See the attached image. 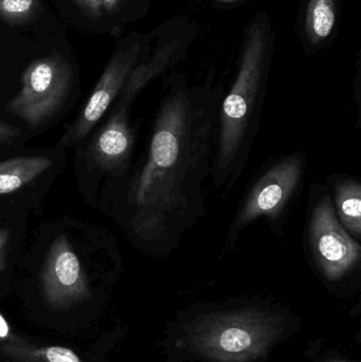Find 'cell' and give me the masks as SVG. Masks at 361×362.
Segmentation results:
<instances>
[{
	"label": "cell",
	"mask_w": 361,
	"mask_h": 362,
	"mask_svg": "<svg viewBox=\"0 0 361 362\" xmlns=\"http://www.w3.org/2000/svg\"><path fill=\"white\" fill-rule=\"evenodd\" d=\"M223 100L173 82L157 112L146 157L127 189L129 225L154 255H170L205 215Z\"/></svg>",
	"instance_id": "obj_1"
},
{
	"label": "cell",
	"mask_w": 361,
	"mask_h": 362,
	"mask_svg": "<svg viewBox=\"0 0 361 362\" xmlns=\"http://www.w3.org/2000/svg\"><path fill=\"white\" fill-rule=\"evenodd\" d=\"M267 59L268 25L258 17L246 34L237 78L223 99L218 117L211 177L226 192L241 177L260 127Z\"/></svg>",
	"instance_id": "obj_2"
},
{
	"label": "cell",
	"mask_w": 361,
	"mask_h": 362,
	"mask_svg": "<svg viewBox=\"0 0 361 362\" xmlns=\"http://www.w3.org/2000/svg\"><path fill=\"white\" fill-rule=\"evenodd\" d=\"M72 82V68L65 57L54 53L36 59L25 68L20 90L6 110L31 129L42 127L63 107Z\"/></svg>",
	"instance_id": "obj_3"
},
{
	"label": "cell",
	"mask_w": 361,
	"mask_h": 362,
	"mask_svg": "<svg viewBox=\"0 0 361 362\" xmlns=\"http://www.w3.org/2000/svg\"><path fill=\"white\" fill-rule=\"evenodd\" d=\"M307 169V157L295 152L269 167L248 192L231 223L228 240L237 242L239 234L254 221L276 219L285 210L300 187Z\"/></svg>",
	"instance_id": "obj_4"
},
{
	"label": "cell",
	"mask_w": 361,
	"mask_h": 362,
	"mask_svg": "<svg viewBox=\"0 0 361 362\" xmlns=\"http://www.w3.org/2000/svg\"><path fill=\"white\" fill-rule=\"evenodd\" d=\"M307 235L311 253L328 274H343L360 263V243L341 225L329 194L320 196L312 208Z\"/></svg>",
	"instance_id": "obj_5"
},
{
	"label": "cell",
	"mask_w": 361,
	"mask_h": 362,
	"mask_svg": "<svg viewBox=\"0 0 361 362\" xmlns=\"http://www.w3.org/2000/svg\"><path fill=\"white\" fill-rule=\"evenodd\" d=\"M40 283L47 303L57 310H67L93 297L80 259L66 235L51 244Z\"/></svg>",
	"instance_id": "obj_6"
},
{
	"label": "cell",
	"mask_w": 361,
	"mask_h": 362,
	"mask_svg": "<svg viewBox=\"0 0 361 362\" xmlns=\"http://www.w3.org/2000/svg\"><path fill=\"white\" fill-rule=\"evenodd\" d=\"M141 47L134 44L118 51L110 59L95 85L86 105L61 138L63 146L82 141L107 112L114 100L120 95L129 74L137 63Z\"/></svg>",
	"instance_id": "obj_7"
},
{
	"label": "cell",
	"mask_w": 361,
	"mask_h": 362,
	"mask_svg": "<svg viewBox=\"0 0 361 362\" xmlns=\"http://www.w3.org/2000/svg\"><path fill=\"white\" fill-rule=\"evenodd\" d=\"M129 106L118 104L106 124L89 144L88 157L100 170L120 176L133 154L135 136L129 124Z\"/></svg>",
	"instance_id": "obj_8"
},
{
	"label": "cell",
	"mask_w": 361,
	"mask_h": 362,
	"mask_svg": "<svg viewBox=\"0 0 361 362\" xmlns=\"http://www.w3.org/2000/svg\"><path fill=\"white\" fill-rule=\"evenodd\" d=\"M178 49L179 40H172L160 47L148 61L135 66L119 95L121 97L119 103L131 106L138 93L169 67Z\"/></svg>",
	"instance_id": "obj_9"
},
{
	"label": "cell",
	"mask_w": 361,
	"mask_h": 362,
	"mask_svg": "<svg viewBox=\"0 0 361 362\" xmlns=\"http://www.w3.org/2000/svg\"><path fill=\"white\" fill-rule=\"evenodd\" d=\"M52 165L47 157H17L0 163V195L14 193L36 180Z\"/></svg>",
	"instance_id": "obj_10"
},
{
	"label": "cell",
	"mask_w": 361,
	"mask_h": 362,
	"mask_svg": "<svg viewBox=\"0 0 361 362\" xmlns=\"http://www.w3.org/2000/svg\"><path fill=\"white\" fill-rule=\"evenodd\" d=\"M334 209L345 229L361 238V183L354 178L338 181L334 187Z\"/></svg>",
	"instance_id": "obj_11"
},
{
	"label": "cell",
	"mask_w": 361,
	"mask_h": 362,
	"mask_svg": "<svg viewBox=\"0 0 361 362\" xmlns=\"http://www.w3.org/2000/svg\"><path fill=\"white\" fill-rule=\"evenodd\" d=\"M336 23L335 0H309L305 30L312 44H320L329 37Z\"/></svg>",
	"instance_id": "obj_12"
},
{
	"label": "cell",
	"mask_w": 361,
	"mask_h": 362,
	"mask_svg": "<svg viewBox=\"0 0 361 362\" xmlns=\"http://www.w3.org/2000/svg\"><path fill=\"white\" fill-rule=\"evenodd\" d=\"M8 356L25 362H84L76 353L64 346L32 348L15 339L2 348Z\"/></svg>",
	"instance_id": "obj_13"
},
{
	"label": "cell",
	"mask_w": 361,
	"mask_h": 362,
	"mask_svg": "<svg viewBox=\"0 0 361 362\" xmlns=\"http://www.w3.org/2000/svg\"><path fill=\"white\" fill-rule=\"evenodd\" d=\"M37 10V0H0V17L10 23H25Z\"/></svg>",
	"instance_id": "obj_14"
},
{
	"label": "cell",
	"mask_w": 361,
	"mask_h": 362,
	"mask_svg": "<svg viewBox=\"0 0 361 362\" xmlns=\"http://www.w3.org/2000/svg\"><path fill=\"white\" fill-rule=\"evenodd\" d=\"M251 337L241 329H228L222 334L220 346L229 353H241L251 346Z\"/></svg>",
	"instance_id": "obj_15"
},
{
	"label": "cell",
	"mask_w": 361,
	"mask_h": 362,
	"mask_svg": "<svg viewBox=\"0 0 361 362\" xmlns=\"http://www.w3.org/2000/svg\"><path fill=\"white\" fill-rule=\"evenodd\" d=\"M74 1L93 18L97 19L101 17L102 11H103L102 0H74Z\"/></svg>",
	"instance_id": "obj_16"
},
{
	"label": "cell",
	"mask_w": 361,
	"mask_h": 362,
	"mask_svg": "<svg viewBox=\"0 0 361 362\" xmlns=\"http://www.w3.org/2000/svg\"><path fill=\"white\" fill-rule=\"evenodd\" d=\"M21 129L19 127L4 123L0 121V148L14 141L20 135Z\"/></svg>",
	"instance_id": "obj_17"
},
{
	"label": "cell",
	"mask_w": 361,
	"mask_h": 362,
	"mask_svg": "<svg viewBox=\"0 0 361 362\" xmlns=\"http://www.w3.org/2000/svg\"><path fill=\"white\" fill-rule=\"evenodd\" d=\"M10 231L0 229V272L4 269L6 263V245H8Z\"/></svg>",
	"instance_id": "obj_18"
},
{
	"label": "cell",
	"mask_w": 361,
	"mask_h": 362,
	"mask_svg": "<svg viewBox=\"0 0 361 362\" xmlns=\"http://www.w3.org/2000/svg\"><path fill=\"white\" fill-rule=\"evenodd\" d=\"M14 336L11 333L10 327H8V322L6 319L4 318L1 314H0V342H8L14 340Z\"/></svg>",
	"instance_id": "obj_19"
},
{
	"label": "cell",
	"mask_w": 361,
	"mask_h": 362,
	"mask_svg": "<svg viewBox=\"0 0 361 362\" xmlns=\"http://www.w3.org/2000/svg\"><path fill=\"white\" fill-rule=\"evenodd\" d=\"M123 1H124V0H102L103 10H105L106 12L112 14V13L116 12V11L120 8Z\"/></svg>",
	"instance_id": "obj_20"
},
{
	"label": "cell",
	"mask_w": 361,
	"mask_h": 362,
	"mask_svg": "<svg viewBox=\"0 0 361 362\" xmlns=\"http://www.w3.org/2000/svg\"><path fill=\"white\" fill-rule=\"evenodd\" d=\"M216 1L225 2V4H230V2L239 1V0H216Z\"/></svg>",
	"instance_id": "obj_21"
}]
</instances>
